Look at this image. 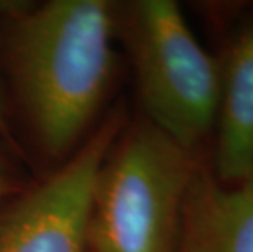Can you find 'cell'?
I'll use <instances>...</instances> for the list:
<instances>
[{
  "label": "cell",
  "instance_id": "6da1fadb",
  "mask_svg": "<svg viewBox=\"0 0 253 252\" xmlns=\"http://www.w3.org/2000/svg\"><path fill=\"white\" fill-rule=\"evenodd\" d=\"M103 0H54L26 13L13 38L21 97L49 152L67 151L100 108L113 66Z\"/></svg>",
  "mask_w": 253,
  "mask_h": 252
},
{
  "label": "cell",
  "instance_id": "7a4b0ae2",
  "mask_svg": "<svg viewBox=\"0 0 253 252\" xmlns=\"http://www.w3.org/2000/svg\"><path fill=\"white\" fill-rule=\"evenodd\" d=\"M195 177L190 151L142 125L110 151L91 198L93 252H173Z\"/></svg>",
  "mask_w": 253,
  "mask_h": 252
},
{
  "label": "cell",
  "instance_id": "3957f363",
  "mask_svg": "<svg viewBox=\"0 0 253 252\" xmlns=\"http://www.w3.org/2000/svg\"><path fill=\"white\" fill-rule=\"evenodd\" d=\"M131 46L149 123L190 151L217 120V62L171 0H144L134 7Z\"/></svg>",
  "mask_w": 253,
  "mask_h": 252
},
{
  "label": "cell",
  "instance_id": "277c9868",
  "mask_svg": "<svg viewBox=\"0 0 253 252\" xmlns=\"http://www.w3.org/2000/svg\"><path fill=\"white\" fill-rule=\"evenodd\" d=\"M120 128L111 118L49 180L0 218V252H87L91 198Z\"/></svg>",
  "mask_w": 253,
  "mask_h": 252
},
{
  "label": "cell",
  "instance_id": "5b68a950",
  "mask_svg": "<svg viewBox=\"0 0 253 252\" xmlns=\"http://www.w3.org/2000/svg\"><path fill=\"white\" fill-rule=\"evenodd\" d=\"M176 252H253V180L222 187L195 174Z\"/></svg>",
  "mask_w": 253,
  "mask_h": 252
},
{
  "label": "cell",
  "instance_id": "8992f818",
  "mask_svg": "<svg viewBox=\"0 0 253 252\" xmlns=\"http://www.w3.org/2000/svg\"><path fill=\"white\" fill-rule=\"evenodd\" d=\"M217 118L219 179L224 184L253 180V20L230 50Z\"/></svg>",
  "mask_w": 253,
  "mask_h": 252
},
{
  "label": "cell",
  "instance_id": "52a82bcc",
  "mask_svg": "<svg viewBox=\"0 0 253 252\" xmlns=\"http://www.w3.org/2000/svg\"><path fill=\"white\" fill-rule=\"evenodd\" d=\"M12 189V182H10V174L5 162L0 157V200L5 197Z\"/></svg>",
  "mask_w": 253,
  "mask_h": 252
},
{
  "label": "cell",
  "instance_id": "ba28073f",
  "mask_svg": "<svg viewBox=\"0 0 253 252\" xmlns=\"http://www.w3.org/2000/svg\"><path fill=\"white\" fill-rule=\"evenodd\" d=\"M0 133L7 135V121H5V108H3L2 94H0Z\"/></svg>",
  "mask_w": 253,
  "mask_h": 252
}]
</instances>
